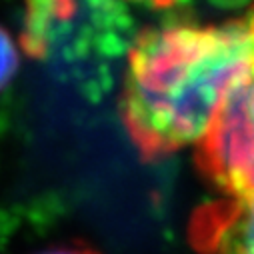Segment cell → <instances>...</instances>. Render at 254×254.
<instances>
[{
    "instance_id": "obj_1",
    "label": "cell",
    "mask_w": 254,
    "mask_h": 254,
    "mask_svg": "<svg viewBox=\"0 0 254 254\" xmlns=\"http://www.w3.org/2000/svg\"><path fill=\"white\" fill-rule=\"evenodd\" d=\"M252 60L254 4L224 22L142 30L126 60L120 102L124 126L142 156L196 146Z\"/></svg>"
},
{
    "instance_id": "obj_2",
    "label": "cell",
    "mask_w": 254,
    "mask_h": 254,
    "mask_svg": "<svg viewBox=\"0 0 254 254\" xmlns=\"http://www.w3.org/2000/svg\"><path fill=\"white\" fill-rule=\"evenodd\" d=\"M196 162L226 198H254V60L226 92Z\"/></svg>"
},
{
    "instance_id": "obj_3",
    "label": "cell",
    "mask_w": 254,
    "mask_h": 254,
    "mask_svg": "<svg viewBox=\"0 0 254 254\" xmlns=\"http://www.w3.org/2000/svg\"><path fill=\"white\" fill-rule=\"evenodd\" d=\"M190 236L202 254H254V198H224L200 208Z\"/></svg>"
},
{
    "instance_id": "obj_4",
    "label": "cell",
    "mask_w": 254,
    "mask_h": 254,
    "mask_svg": "<svg viewBox=\"0 0 254 254\" xmlns=\"http://www.w3.org/2000/svg\"><path fill=\"white\" fill-rule=\"evenodd\" d=\"M26 18L20 34V48L32 58H42L50 44L56 22H64L74 12V0H24Z\"/></svg>"
},
{
    "instance_id": "obj_5",
    "label": "cell",
    "mask_w": 254,
    "mask_h": 254,
    "mask_svg": "<svg viewBox=\"0 0 254 254\" xmlns=\"http://www.w3.org/2000/svg\"><path fill=\"white\" fill-rule=\"evenodd\" d=\"M18 66H20L18 44L4 26H0V92L14 80Z\"/></svg>"
},
{
    "instance_id": "obj_6",
    "label": "cell",
    "mask_w": 254,
    "mask_h": 254,
    "mask_svg": "<svg viewBox=\"0 0 254 254\" xmlns=\"http://www.w3.org/2000/svg\"><path fill=\"white\" fill-rule=\"evenodd\" d=\"M36 254H98V252L82 242H68V244H56V246L44 248Z\"/></svg>"
},
{
    "instance_id": "obj_7",
    "label": "cell",
    "mask_w": 254,
    "mask_h": 254,
    "mask_svg": "<svg viewBox=\"0 0 254 254\" xmlns=\"http://www.w3.org/2000/svg\"><path fill=\"white\" fill-rule=\"evenodd\" d=\"M132 2H144V4H150V6H156V8H170V6H176L184 0H132Z\"/></svg>"
}]
</instances>
